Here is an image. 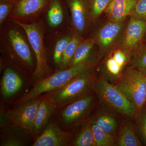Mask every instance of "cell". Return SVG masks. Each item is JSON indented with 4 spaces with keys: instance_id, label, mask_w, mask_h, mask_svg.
Listing matches in <instances>:
<instances>
[{
    "instance_id": "obj_1",
    "label": "cell",
    "mask_w": 146,
    "mask_h": 146,
    "mask_svg": "<svg viewBox=\"0 0 146 146\" xmlns=\"http://www.w3.org/2000/svg\"><path fill=\"white\" fill-rule=\"evenodd\" d=\"M97 58L93 55L86 61L76 66L60 70L33 84L30 90L16 100L13 104L16 107L41 95L58 89L84 72L95 67Z\"/></svg>"
},
{
    "instance_id": "obj_2",
    "label": "cell",
    "mask_w": 146,
    "mask_h": 146,
    "mask_svg": "<svg viewBox=\"0 0 146 146\" xmlns=\"http://www.w3.org/2000/svg\"><path fill=\"white\" fill-rule=\"evenodd\" d=\"M95 98L91 91L58 108L54 116L60 127L70 131L78 126L84 124L88 119L94 106Z\"/></svg>"
},
{
    "instance_id": "obj_3",
    "label": "cell",
    "mask_w": 146,
    "mask_h": 146,
    "mask_svg": "<svg viewBox=\"0 0 146 146\" xmlns=\"http://www.w3.org/2000/svg\"><path fill=\"white\" fill-rule=\"evenodd\" d=\"M23 30L36 58V65L31 83L50 75L52 70L48 64L46 52L44 44V25L41 23H24L17 21H12Z\"/></svg>"
},
{
    "instance_id": "obj_4",
    "label": "cell",
    "mask_w": 146,
    "mask_h": 146,
    "mask_svg": "<svg viewBox=\"0 0 146 146\" xmlns=\"http://www.w3.org/2000/svg\"><path fill=\"white\" fill-rule=\"evenodd\" d=\"M115 85L135 106L138 120L146 105V75L127 66Z\"/></svg>"
},
{
    "instance_id": "obj_5",
    "label": "cell",
    "mask_w": 146,
    "mask_h": 146,
    "mask_svg": "<svg viewBox=\"0 0 146 146\" xmlns=\"http://www.w3.org/2000/svg\"><path fill=\"white\" fill-rule=\"evenodd\" d=\"M95 67L90 68L58 89L45 93L57 108L67 104L93 89Z\"/></svg>"
},
{
    "instance_id": "obj_6",
    "label": "cell",
    "mask_w": 146,
    "mask_h": 146,
    "mask_svg": "<svg viewBox=\"0 0 146 146\" xmlns=\"http://www.w3.org/2000/svg\"><path fill=\"white\" fill-rule=\"evenodd\" d=\"M42 96L10 109L1 108V128L21 127L31 136L35 121L42 101Z\"/></svg>"
},
{
    "instance_id": "obj_7",
    "label": "cell",
    "mask_w": 146,
    "mask_h": 146,
    "mask_svg": "<svg viewBox=\"0 0 146 146\" xmlns=\"http://www.w3.org/2000/svg\"><path fill=\"white\" fill-rule=\"evenodd\" d=\"M93 89L108 107L129 117L137 119L135 106L115 85L101 77L95 79Z\"/></svg>"
},
{
    "instance_id": "obj_8",
    "label": "cell",
    "mask_w": 146,
    "mask_h": 146,
    "mask_svg": "<svg viewBox=\"0 0 146 146\" xmlns=\"http://www.w3.org/2000/svg\"><path fill=\"white\" fill-rule=\"evenodd\" d=\"M133 54L120 42L115 45L102 57L99 66L101 77L115 85L127 68Z\"/></svg>"
},
{
    "instance_id": "obj_9",
    "label": "cell",
    "mask_w": 146,
    "mask_h": 146,
    "mask_svg": "<svg viewBox=\"0 0 146 146\" xmlns=\"http://www.w3.org/2000/svg\"><path fill=\"white\" fill-rule=\"evenodd\" d=\"M52 0H16L8 18L11 21L30 23L47 11Z\"/></svg>"
},
{
    "instance_id": "obj_10",
    "label": "cell",
    "mask_w": 146,
    "mask_h": 146,
    "mask_svg": "<svg viewBox=\"0 0 146 146\" xmlns=\"http://www.w3.org/2000/svg\"><path fill=\"white\" fill-rule=\"evenodd\" d=\"M76 133V129H62L54 115L32 146H69Z\"/></svg>"
},
{
    "instance_id": "obj_11",
    "label": "cell",
    "mask_w": 146,
    "mask_h": 146,
    "mask_svg": "<svg viewBox=\"0 0 146 146\" xmlns=\"http://www.w3.org/2000/svg\"><path fill=\"white\" fill-rule=\"evenodd\" d=\"M125 26V21L116 22L109 21L98 30L94 38L98 47L99 58L121 42Z\"/></svg>"
},
{
    "instance_id": "obj_12",
    "label": "cell",
    "mask_w": 146,
    "mask_h": 146,
    "mask_svg": "<svg viewBox=\"0 0 146 146\" xmlns=\"http://www.w3.org/2000/svg\"><path fill=\"white\" fill-rule=\"evenodd\" d=\"M71 13L74 33L82 38L91 20L89 0H65Z\"/></svg>"
},
{
    "instance_id": "obj_13",
    "label": "cell",
    "mask_w": 146,
    "mask_h": 146,
    "mask_svg": "<svg viewBox=\"0 0 146 146\" xmlns=\"http://www.w3.org/2000/svg\"><path fill=\"white\" fill-rule=\"evenodd\" d=\"M129 17L120 44L134 53L143 44L146 33V21Z\"/></svg>"
},
{
    "instance_id": "obj_14",
    "label": "cell",
    "mask_w": 146,
    "mask_h": 146,
    "mask_svg": "<svg viewBox=\"0 0 146 146\" xmlns=\"http://www.w3.org/2000/svg\"><path fill=\"white\" fill-rule=\"evenodd\" d=\"M8 40L15 56L25 68L33 75V59L30 47L20 31L11 29L8 33Z\"/></svg>"
},
{
    "instance_id": "obj_15",
    "label": "cell",
    "mask_w": 146,
    "mask_h": 146,
    "mask_svg": "<svg viewBox=\"0 0 146 146\" xmlns=\"http://www.w3.org/2000/svg\"><path fill=\"white\" fill-rule=\"evenodd\" d=\"M41 96L42 101L39 105L31 134V138L33 141H35L42 133L57 108L56 105L45 94Z\"/></svg>"
},
{
    "instance_id": "obj_16",
    "label": "cell",
    "mask_w": 146,
    "mask_h": 146,
    "mask_svg": "<svg viewBox=\"0 0 146 146\" xmlns=\"http://www.w3.org/2000/svg\"><path fill=\"white\" fill-rule=\"evenodd\" d=\"M23 84V81L18 74L11 68H6L1 80V96L4 99H8L19 92Z\"/></svg>"
},
{
    "instance_id": "obj_17",
    "label": "cell",
    "mask_w": 146,
    "mask_h": 146,
    "mask_svg": "<svg viewBox=\"0 0 146 146\" xmlns=\"http://www.w3.org/2000/svg\"><path fill=\"white\" fill-rule=\"evenodd\" d=\"M136 1L137 0H112L104 12L110 21H124L129 16Z\"/></svg>"
},
{
    "instance_id": "obj_18",
    "label": "cell",
    "mask_w": 146,
    "mask_h": 146,
    "mask_svg": "<svg viewBox=\"0 0 146 146\" xmlns=\"http://www.w3.org/2000/svg\"><path fill=\"white\" fill-rule=\"evenodd\" d=\"M11 130V127L1 128V144L2 146H21L25 145L26 138L22 134L27 133L21 127L18 130Z\"/></svg>"
},
{
    "instance_id": "obj_19",
    "label": "cell",
    "mask_w": 146,
    "mask_h": 146,
    "mask_svg": "<svg viewBox=\"0 0 146 146\" xmlns=\"http://www.w3.org/2000/svg\"><path fill=\"white\" fill-rule=\"evenodd\" d=\"M96 44L94 37L83 39L77 48L70 67L83 63L93 56L92 50Z\"/></svg>"
},
{
    "instance_id": "obj_20",
    "label": "cell",
    "mask_w": 146,
    "mask_h": 146,
    "mask_svg": "<svg viewBox=\"0 0 146 146\" xmlns=\"http://www.w3.org/2000/svg\"><path fill=\"white\" fill-rule=\"evenodd\" d=\"M80 131L76 133L70 146H96L94 132L90 123L83 125Z\"/></svg>"
},
{
    "instance_id": "obj_21",
    "label": "cell",
    "mask_w": 146,
    "mask_h": 146,
    "mask_svg": "<svg viewBox=\"0 0 146 146\" xmlns=\"http://www.w3.org/2000/svg\"><path fill=\"white\" fill-rule=\"evenodd\" d=\"M63 0H52L47 10V20L50 27L60 25L64 18Z\"/></svg>"
},
{
    "instance_id": "obj_22",
    "label": "cell",
    "mask_w": 146,
    "mask_h": 146,
    "mask_svg": "<svg viewBox=\"0 0 146 146\" xmlns=\"http://www.w3.org/2000/svg\"><path fill=\"white\" fill-rule=\"evenodd\" d=\"M117 144L119 146H142L133 128L127 124L124 125L121 128Z\"/></svg>"
},
{
    "instance_id": "obj_23",
    "label": "cell",
    "mask_w": 146,
    "mask_h": 146,
    "mask_svg": "<svg viewBox=\"0 0 146 146\" xmlns=\"http://www.w3.org/2000/svg\"><path fill=\"white\" fill-rule=\"evenodd\" d=\"M88 122L96 125L104 131L113 135L115 133L117 126L116 119L107 114L97 115L89 120Z\"/></svg>"
},
{
    "instance_id": "obj_24",
    "label": "cell",
    "mask_w": 146,
    "mask_h": 146,
    "mask_svg": "<svg viewBox=\"0 0 146 146\" xmlns=\"http://www.w3.org/2000/svg\"><path fill=\"white\" fill-rule=\"evenodd\" d=\"M83 40V38L81 36L73 33L72 39L69 42L63 53L61 64L59 67L60 70L70 67L77 48Z\"/></svg>"
},
{
    "instance_id": "obj_25",
    "label": "cell",
    "mask_w": 146,
    "mask_h": 146,
    "mask_svg": "<svg viewBox=\"0 0 146 146\" xmlns=\"http://www.w3.org/2000/svg\"><path fill=\"white\" fill-rule=\"evenodd\" d=\"M128 66L146 75V44H143L133 53Z\"/></svg>"
},
{
    "instance_id": "obj_26",
    "label": "cell",
    "mask_w": 146,
    "mask_h": 146,
    "mask_svg": "<svg viewBox=\"0 0 146 146\" xmlns=\"http://www.w3.org/2000/svg\"><path fill=\"white\" fill-rule=\"evenodd\" d=\"M89 123L91 124L94 132L96 146L115 145V140L113 135L107 133L96 125Z\"/></svg>"
},
{
    "instance_id": "obj_27",
    "label": "cell",
    "mask_w": 146,
    "mask_h": 146,
    "mask_svg": "<svg viewBox=\"0 0 146 146\" xmlns=\"http://www.w3.org/2000/svg\"><path fill=\"white\" fill-rule=\"evenodd\" d=\"M73 35V34H70L65 35L58 39L56 43L54 50L53 60L55 65L58 67L60 66L63 53Z\"/></svg>"
},
{
    "instance_id": "obj_28",
    "label": "cell",
    "mask_w": 146,
    "mask_h": 146,
    "mask_svg": "<svg viewBox=\"0 0 146 146\" xmlns=\"http://www.w3.org/2000/svg\"><path fill=\"white\" fill-rule=\"evenodd\" d=\"M112 0H89L92 22H95L104 12Z\"/></svg>"
},
{
    "instance_id": "obj_29",
    "label": "cell",
    "mask_w": 146,
    "mask_h": 146,
    "mask_svg": "<svg viewBox=\"0 0 146 146\" xmlns=\"http://www.w3.org/2000/svg\"><path fill=\"white\" fill-rule=\"evenodd\" d=\"M16 0H0V25H1L8 18L13 9Z\"/></svg>"
},
{
    "instance_id": "obj_30",
    "label": "cell",
    "mask_w": 146,
    "mask_h": 146,
    "mask_svg": "<svg viewBox=\"0 0 146 146\" xmlns=\"http://www.w3.org/2000/svg\"><path fill=\"white\" fill-rule=\"evenodd\" d=\"M129 17L146 21V0H137Z\"/></svg>"
},
{
    "instance_id": "obj_31",
    "label": "cell",
    "mask_w": 146,
    "mask_h": 146,
    "mask_svg": "<svg viewBox=\"0 0 146 146\" xmlns=\"http://www.w3.org/2000/svg\"><path fill=\"white\" fill-rule=\"evenodd\" d=\"M138 121L139 131L144 144L146 146V105L142 111Z\"/></svg>"
},
{
    "instance_id": "obj_32",
    "label": "cell",
    "mask_w": 146,
    "mask_h": 146,
    "mask_svg": "<svg viewBox=\"0 0 146 146\" xmlns=\"http://www.w3.org/2000/svg\"><path fill=\"white\" fill-rule=\"evenodd\" d=\"M146 41V33L145 34V36H144L143 42Z\"/></svg>"
},
{
    "instance_id": "obj_33",
    "label": "cell",
    "mask_w": 146,
    "mask_h": 146,
    "mask_svg": "<svg viewBox=\"0 0 146 146\" xmlns=\"http://www.w3.org/2000/svg\"></svg>"
}]
</instances>
